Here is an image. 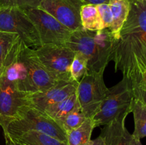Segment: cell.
<instances>
[{"label":"cell","mask_w":146,"mask_h":145,"mask_svg":"<svg viewBox=\"0 0 146 145\" xmlns=\"http://www.w3.org/2000/svg\"><path fill=\"white\" fill-rule=\"evenodd\" d=\"M129 14L113 44L111 61L133 90L146 82V1L129 0Z\"/></svg>","instance_id":"cell-1"},{"label":"cell","mask_w":146,"mask_h":145,"mask_svg":"<svg viewBox=\"0 0 146 145\" xmlns=\"http://www.w3.org/2000/svg\"><path fill=\"white\" fill-rule=\"evenodd\" d=\"M113 41L108 28L97 31L81 29L71 32L65 45L86 58L87 73L104 74L108 63L111 61Z\"/></svg>","instance_id":"cell-2"},{"label":"cell","mask_w":146,"mask_h":145,"mask_svg":"<svg viewBox=\"0 0 146 145\" xmlns=\"http://www.w3.org/2000/svg\"><path fill=\"white\" fill-rule=\"evenodd\" d=\"M28 131L42 132L67 143L66 133L62 127L45 112L38 110L31 105L24 107L18 117L9 122L7 129L3 132L6 136Z\"/></svg>","instance_id":"cell-3"},{"label":"cell","mask_w":146,"mask_h":145,"mask_svg":"<svg viewBox=\"0 0 146 145\" xmlns=\"http://www.w3.org/2000/svg\"><path fill=\"white\" fill-rule=\"evenodd\" d=\"M134 91L125 78L109 88L106 97L91 117L96 127L104 126L125 111H132Z\"/></svg>","instance_id":"cell-4"},{"label":"cell","mask_w":146,"mask_h":145,"mask_svg":"<svg viewBox=\"0 0 146 145\" xmlns=\"http://www.w3.org/2000/svg\"><path fill=\"white\" fill-rule=\"evenodd\" d=\"M38 60L57 81H72L70 67L75 52L65 45L47 44L34 48Z\"/></svg>","instance_id":"cell-5"},{"label":"cell","mask_w":146,"mask_h":145,"mask_svg":"<svg viewBox=\"0 0 146 145\" xmlns=\"http://www.w3.org/2000/svg\"><path fill=\"white\" fill-rule=\"evenodd\" d=\"M0 31L19 34L29 48H36L41 45L36 28L24 10L20 8H0Z\"/></svg>","instance_id":"cell-6"},{"label":"cell","mask_w":146,"mask_h":145,"mask_svg":"<svg viewBox=\"0 0 146 145\" xmlns=\"http://www.w3.org/2000/svg\"><path fill=\"white\" fill-rule=\"evenodd\" d=\"M109 88L104 80V74L86 73L78 82L76 95L81 112L91 118L108 94Z\"/></svg>","instance_id":"cell-7"},{"label":"cell","mask_w":146,"mask_h":145,"mask_svg":"<svg viewBox=\"0 0 146 145\" xmlns=\"http://www.w3.org/2000/svg\"><path fill=\"white\" fill-rule=\"evenodd\" d=\"M36 28L41 45H66L72 31L55 17L39 8L24 9Z\"/></svg>","instance_id":"cell-8"},{"label":"cell","mask_w":146,"mask_h":145,"mask_svg":"<svg viewBox=\"0 0 146 145\" xmlns=\"http://www.w3.org/2000/svg\"><path fill=\"white\" fill-rule=\"evenodd\" d=\"M1 74L0 76V125L3 131L9 122L18 117L21 109L31 105L27 95Z\"/></svg>","instance_id":"cell-9"},{"label":"cell","mask_w":146,"mask_h":145,"mask_svg":"<svg viewBox=\"0 0 146 145\" xmlns=\"http://www.w3.org/2000/svg\"><path fill=\"white\" fill-rule=\"evenodd\" d=\"M82 0H41L38 8L46 11L71 31L84 29L81 21Z\"/></svg>","instance_id":"cell-10"},{"label":"cell","mask_w":146,"mask_h":145,"mask_svg":"<svg viewBox=\"0 0 146 145\" xmlns=\"http://www.w3.org/2000/svg\"><path fill=\"white\" fill-rule=\"evenodd\" d=\"M21 54L28 68L31 94L45 90L58 82L43 66L34 48L32 49L24 44L21 47Z\"/></svg>","instance_id":"cell-11"},{"label":"cell","mask_w":146,"mask_h":145,"mask_svg":"<svg viewBox=\"0 0 146 145\" xmlns=\"http://www.w3.org/2000/svg\"><path fill=\"white\" fill-rule=\"evenodd\" d=\"M79 81H58L51 88L41 92L27 95L31 106L40 111H44L49 107L58 103L75 92Z\"/></svg>","instance_id":"cell-12"},{"label":"cell","mask_w":146,"mask_h":145,"mask_svg":"<svg viewBox=\"0 0 146 145\" xmlns=\"http://www.w3.org/2000/svg\"><path fill=\"white\" fill-rule=\"evenodd\" d=\"M130 113V111H125L104 125L100 134L104 145H131L132 134H130L125 125V119Z\"/></svg>","instance_id":"cell-13"},{"label":"cell","mask_w":146,"mask_h":145,"mask_svg":"<svg viewBox=\"0 0 146 145\" xmlns=\"http://www.w3.org/2000/svg\"><path fill=\"white\" fill-rule=\"evenodd\" d=\"M24 44L19 34L0 31V69L4 71L17 59Z\"/></svg>","instance_id":"cell-14"},{"label":"cell","mask_w":146,"mask_h":145,"mask_svg":"<svg viewBox=\"0 0 146 145\" xmlns=\"http://www.w3.org/2000/svg\"><path fill=\"white\" fill-rule=\"evenodd\" d=\"M7 145H68L46 134L36 131H28L4 136Z\"/></svg>","instance_id":"cell-15"},{"label":"cell","mask_w":146,"mask_h":145,"mask_svg":"<svg viewBox=\"0 0 146 145\" xmlns=\"http://www.w3.org/2000/svg\"><path fill=\"white\" fill-rule=\"evenodd\" d=\"M108 5L113 16V23L109 31L115 40L128 18L131 4L129 0H111Z\"/></svg>","instance_id":"cell-16"},{"label":"cell","mask_w":146,"mask_h":145,"mask_svg":"<svg viewBox=\"0 0 146 145\" xmlns=\"http://www.w3.org/2000/svg\"><path fill=\"white\" fill-rule=\"evenodd\" d=\"M78 109H80V106L76 90L63 100L47 108L44 112L61 126L64 118L71 112Z\"/></svg>","instance_id":"cell-17"},{"label":"cell","mask_w":146,"mask_h":145,"mask_svg":"<svg viewBox=\"0 0 146 145\" xmlns=\"http://www.w3.org/2000/svg\"><path fill=\"white\" fill-rule=\"evenodd\" d=\"M131 112L135 124L132 136L138 139L146 137V105L139 97L134 95Z\"/></svg>","instance_id":"cell-18"},{"label":"cell","mask_w":146,"mask_h":145,"mask_svg":"<svg viewBox=\"0 0 146 145\" xmlns=\"http://www.w3.org/2000/svg\"><path fill=\"white\" fill-rule=\"evenodd\" d=\"M81 25L84 30L97 31L104 28L100 14L96 5L84 4L81 9Z\"/></svg>","instance_id":"cell-19"},{"label":"cell","mask_w":146,"mask_h":145,"mask_svg":"<svg viewBox=\"0 0 146 145\" xmlns=\"http://www.w3.org/2000/svg\"><path fill=\"white\" fill-rule=\"evenodd\" d=\"M95 127L92 119L86 118L81 126L67 132L68 145H86L91 140V134Z\"/></svg>","instance_id":"cell-20"},{"label":"cell","mask_w":146,"mask_h":145,"mask_svg":"<svg viewBox=\"0 0 146 145\" xmlns=\"http://www.w3.org/2000/svg\"><path fill=\"white\" fill-rule=\"evenodd\" d=\"M88 61L86 58L79 53H75L70 67V73L72 80L79 81L87 73Z\"/></svg>","instance_id":"cell-21"},{"label":"cell","mask_w":146,"mask_h":145,"mask_svg":"<svg viewBox=\"0 0 146 145\" xmlns=\"http://www.w3.org/2000/svg\"><path fill=\"white\" fill-rule=\"evenodd\" d=\"M86 117L81 112V109H76L68 114L64 118V119L61 123V127L65 131L66 133H67V132L74 129H76L77 127L81 126L83 122L86 120Z\"/></svg>","instance_id":"cell-22"},{"label":"cell","mask_w":146,"mask_h":145,"mask_svg":"<svg viewBox=\"0 0 146 145\" xmlns=\"http://www.w3.org/2000/svg\"><path fill=\"white\" fill-rule=\"evenodd\" d=\"M41 0H0V8L17 7L21 9L38 8Z\"/></svg>","instance_id":"cell-23"},{"label":"cell","mask_w":146,"mask_h":145,"mask_svg":"<svg viewBox=\"0 0 146 145\" xmlns=\"http://www.w3.org/2000/svg\"><path fill=\"white\" fill-rule=\"evenodd\" d=\"M96 7L104 24V28L109 29L113 23V16L109 5L108 4H98L96 5Z\"/></svg>","instance_id":"cell-24"},{"label":"cell","mask_w":146,"mask_h":145,"mask_svg":"<svg viewBox=\"0 0 146 145\" xmlns=\"http://www.w3.org/2000/svg\"><path fill=\"white\" fill-rule=\"evenodd\" d=\"M133 91L134 95L139 97L146 105V90L144 89V88H141V89L135 90Z\"/></svg>","instance_id":"cell-25"},{"label":"cell","mask_w":146,"mask_h":145,"mask_svg":"<svg viewBox=\"0 0 146 145\" xmlns=\"http://www.w3.org/2000/svg\"><path fill=\"white\" fill-rule=\"evenodd\" d=\"M86 4H94V5H98L102 4H108L111 0H82Z\"/></svg>","instance_id":"cell-26"},{"label":"cell","mask_w":146,"mask_h":145,"mask_svg":"<svg viewBox=\"0 0 146 145\" xmlns=\"http://www.w3.org/2000/svg\"><path fill=\"white\" fill-rule=\"evenodd\" d=\"M86 145H104V139L101 135L94 139H91Z\"/></svg>","instance_id":"cell-27"},{"label":"cell","mask_w":146,"mask_h":145,"mask_svg":"<svg viewBox=\"0 0 146 145\" xmlns=\"http://www.w3.org/2000/svg\"><path fill=\"white\" fill-rule=\"evenodd\" d=\"M131 145H143V144L141 142V139H136V138H134L132 136V140H131Z\"/></svg>","instance_id":"cell-28"},{"label":"cell","mask_w":146,"mask_h":145,"mask_svg":"<svg viewBox=\"0 0 146 145\" xmlns=\"http://www.w3.org/2000/svg\"><path fill=\"white\" fill-rule=\"evenodd\" d=\"M2 73H3V71H2V70L0 69V76H1V74H2Z\"/></svg>","instance_id":"cell-29"},{"label":"cell","mask_w":146,"mask_h":145,"mask_svg":"<svg viewBox=\"0 0 146 145\" xmlns=\"http://www.w3.org/2000/svg\"><path fill=\"white\" fill-rule=\"evenodd\" d=\"M144 89H145V90H146V82H145V88H144Z\"/></svg>","instance_id":"cell-30"},{"label":"cell","mask_w":146,"mask_h":145,"mask_svg":"<svg viewBox=\"0 0 146 145\" xmlns=\"http://www.w3.org/2000/svg\"><path fill=\"white\" fill-rule=\"evenodd\" d=\"M0 127H1V125H0Z\"/></svg>","instance_id":"cell-31"},{"label":"cell","mask_w":146,"mask_h":145,"mask_svg":"<svg viewBox=\"0 0 146 145\" xmlns=\"http://www.w3.org/2000/svg\"><path fill=\"white\" fill-rule=\"evenodd\" d=\"M145 1H146V0H145Z\"/></svg>","instance_id":"cell-32"}]
</instances>
